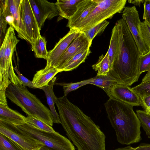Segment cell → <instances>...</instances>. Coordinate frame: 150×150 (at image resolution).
Returning a JSON list of instances; mask_svg holds the SVG:
<instances>
[{
	"label": "cell",
	"instance_id": "6da1fadb",
	"mask_svg": "<svg viewBox=\"0 0 150 150\" xmlns=\"http://www.w3.org/2000/svg\"><path fill=\"white\" fill-rule=\"evenodd\" d=\"M66 134L78 150H105V136L91 118L64 95L54 100Z\"/></svg>",
	"mask_w": 150,
	"mask_h": 150
},
{
	"label": "cell",
	"instance_id": "7a4b0ae2",
	"mask_svg": "<svg viewBox=\"0 0 150 150\" xmlns=\"http://www.w3.org/2000/svg\"><path fill=\"white\" fill-rule=\"evenodd\" d=\"M116 23L118 27V50L108 74L118 83L129 86L138 81L140 75L138 66L140 54L125 21L122 18Z\"/></svg>",
	"mask_w": 150,
	"mask_h": 150
},
{
	"label": "cell",
	"instance_id": "3957f363",
	"mask_svg": "<svg viewBox=\"0 0 150 150\" xmlns=\"http://www.w3.org/2000/svg\"><path fill=\"white\" fill-rule=\"evenodd\" d=\"M104 105L117 141L126 145L139 142L142 139L141 123L132 106L111 98Z\"/></svg>",
	"mask_w": 150,
	"mask_h": 150
},
{
	"label": "cell",
	"instance_id": "277c9868",
	"mask_svg": "<svg viewBox=\"0 0 150 150\" xmlns=\"http://www.w3.org/2000/svg\"><path fill=\"white\" fill-rule=\"evenodd\" d=\"M6 95L7 98L19 107L28 116L52 126L53 118L50 110L26 86L11 83L6 89Z\"/></svg>",
	"mask_w": 150,
	"mask_h": 150
},
{
	"label": "cell",
	"instance_id": "5b68a950",
	"mask_svg": "<svg viewBox=\"0 0 150 150\" xmlns=\"http://www.w3.org/2000/svg\"><path fill=\"white\" fill-rule=\"evenodd\" d=\"M96 7L74 29L84 32L106 19L120 13L125 7L127 0H97Z\"/></svg>",
	"mask_w": 150,
	"mask_h": 150
},
{
	"label": "cell",
	"instance_id": "8992f818",
	"mask_svg": "<svg viewBox=\"0 0 150 150\" xmlns=\"http://www.w3.org/2000/svg\"><path fill=\"white\" fill-rule=\"evenodd\" d=\"M6 46L3 60L0 61V88L6 90L12 83L17 85L22 84L14 71L12 57L19 40L16 38L13 28L10 26L5 37Z\"/></svg>",
	"mask_w": 150,
	"mask_h": 150
},
{
	"label": "cell",
	"instance_id": "52a82bcc",
	"mask_svg": "<svg viewBox=\"0 0 150 150\" xmlns=\"http://www.w3.org/2000/svg\"><path fill=\"white\" fill-rule=\"evenodd\" d=\"M14 125L20 132L39 141L50 150H75L70 140L56 131L42 130L26 122Z\"/></svg>",
	"mask_w": 150,
	"mask_h": 150
},
{
	"label": "cell",
	"instance_id": "ba28073f",
	"mask_svg": "<svg viewBox=\"0 0 150 150\" xmlns=\"http://www.w3.org/2000/svg\"><path fill=\"white\" fill-rule=\"evenodd\" d=\"M23 0H0V13L8 24L13 27L18 33V36L28 42L21 17Z\"/></svg>",
	"mask_w": 150,
	"mask_h": 150
},
{
	"label": "cell",
	"instance_id": "9c48e42d",
	"mask_svg": "<svg viewBox=\"0 0 150 150\" xmlns=\"http://www.w3.org/2000/svg\"><path fill=\"white\" fill-rule=\"evenodd\" d=\"M0 133L15 142L24 150H38L45 145L39 141L20 132L14 124L0 120Z\"/></svg>",
	"mask_w": 150,
	"mask_h": 150
},
{
	"label": "cell",
	"instance_id": "30bf717a",
	"mask_svg": "<svg viewBox=\"0 0 150 150\" xmlns=\"http://www.w3.org/2000/svg\"><path fill=\"white\" fill-rule=\"evenodd\" d=\"M122 18L125 21L139 50L140 54L148 52V49L145 44L139 29L140 21L139 12L135 6L125 7Z\"/></svg>",
	"mask_w": 150,
	"mask_h": 150
},
{
	"label": "cell",
	"instance_id": "8fae6325",
	"mask_svg": "<svg viewBox=\"0 0 150 150\" xmlns=\"http://www.w3.org/2000/svg\"><path fill=\"white\" fill-rule=\"evenodd\" d=\"M21 17L28 42L32 46L35 43L40 35V30L29 0H23Z\"/></svg>",
	"mask_w": 150,
	"mask_h": 150
},
{
	"label": "cell",
	"instance_id": "7c38bea8",
	"mask_svg": "<svg viewBox=\"0 0 150 150\" xmlns=\"http://www.w3.org/2000/svg\"><path fill=\"white\" fill-rule=\"evenodd\" d=\"M80 33L77 29H70L68 33L59 40L54 48L48 52L46 65L45 68H56L59 61L67 47Z\"/></svg>",
	"mask_w": 150,
	"mask_h": 150
},
{
	"label": "cell",
	"instance_id": "4fadbf2b",
	"mask_svg": "<svg viewBox=\"0 0 150 150\" xmlns=\"http://www.w3.org/2000/svg\"><path fill=\"white\" fill-rule=\"evenodd\" d=\"M40 30L45 20L59 16L55 4L45 0H29Z\"/></svg>",
	"mask_w": 150,
	"mask_h": 150
},
{
	"label": "cell",
	"instance_id": "5bb4252c",
	"mask_svg": "<svg viewBox=\"0 0 150 150\" xmlns=\"http://www.w3.org/2000/svg\"><path fill=\"white\" fill-rule=\"evenodd\" d=\"M92 42V41L88 39L84 32H81L67 47L56 68L61 71L62 68L70 59L81 51L90 48Z\"/></svg>",
	"mask_w": 150,
	"mask_h": 150
},
{
	"label": "cell",
	"instance_id": "9a60e30c",
	"mask_svg": "<svg viewBox=\"0 0 150 150\" xmlns=\"http://www.w3.org/2000/svg\"><path fill=\"white\" fill-rule=\"evenodd\" d=\"M108 96L132 106L140 105L139 96L129 86L119 83L111 90Z\"/></svg>",
	"mask_w": 150,
	"mask_h": 150
},
{
	"label": "cell",
	"instance_id": "2e32d148",
	"mask_svg": "<svg viewBox=\"0 0 150 150\" xmlns=\"http://www.w3.org/2000/svg\"><path fill=\"white\" fill-rule=\"evenodd\" d=\"M97 0H82L79 3L75 13L69 19L67 27L75 28L96 7Z\"/></svg>",
	"mask_w": 150,
	"mask_h": 150
},
{
	"label": "cell",
	"instance_id": "e0dca14e",
	"mask_svg": "<svg viewBox=\"0 0 150 150\" xmlns=\"http://www.w3.org/2000/svg\"><path fill=\"white\" fill-rule=\"evenodd\" d=\"M60 71L55 67L41 69L36 71L32 82L36 88H39L48 84L52 79Z\"/></svg>",
	"mask_w": 150,
	"mask_h": 150
},
{
	"label": "cell",
	"instance_id": "ac0fdd59",
	"mask_svg": "<svg viewBox=\"0 0 150 150\" xmlns=\"http://www.w3.org/2000/svg\"><path fill=\"white\" fill-rule=\"evenodd\" d=\"M82 0H58L55 3L59 16L68 20L76 11L78 5Z\"/></svg>",
	"mask_w": 150,
	"mask_h": 150
},
{
	"label": "cell",
	"instance_id": "d6986e66",
	"mask_svg": "<svg viewBox=\"0 0 150 150\" xmlns=\"http://www.w3.org/2000/svg\"><path fill=\"white\" fill-rule=\"evenodd\" d=\"M57 79L54 77L48 84L40 88L45 93L47 103L51 113L53 123L61 124L59 115L56 111L54 106V100L56 96L53 91V86Z\"/></svg>",
	"mask_w": 150,
	"mask_h": 150
},
{
	"label": "cell",
	"instance_id": "ffe728a7",
	"mask_svg": "<svg viewBox=\"0 0 150 150\" xmlns=\"http://www.w3.org/2000/svg\"><path fill=\"white\" fill-rule=\"evenodd\" d=\"M0 120L17 124L25 122L27 117L11 109L8 105L0 103Z\"/></svg>",
	"mask_w": 150,
	"mask_h": 150
},
{
	"label": "cell",
	"instance_id": "44dd1931",
	"mask_svg": "<svg viewBox=\"0 0 150 150\" xmlns=\"http://www.w3.org/2000/svg\"><path fill=\"white\" fill-rule=\"evenodd\" d=\"M91 51L90 48L84 50L70 59L62 67L61 72L72 70L77 68L80 64L85 62L87 57Z\"/></svg>",
	"mask_w": 150,
	"mask_h": 150
},
{
	"label": "cell",
	"instance_id": "7402d4cb",
	"mask_svg": "<svg viewBox=\"0 0 150 150\" xmlns=\"http://www.w3.org/2000/svg\"><path fill=\"white\" fill-rule=\"evenodd\" d=\"M92 79L90 84L100 88L107 95L113 87L118 83L109 74L106 75H96Z\"/></svg>",
	"mask_w": 150,
	"mask_h": 150
},
{
	"label": "cell",
	"instance_id": "603a6c76",
	"mask_svg": "<svg viewBox=\"0 0 150 150\" xmlns=\"http://www.w3.org/2000/svg\"><path fill=\"white\" fill-rule=\"evenodd\" d=\"M111 33L110 45L107 52L110 63V70L117 57L118 50V27L116 23L112 30Z\"/></svg>",
	"mask_w": 150,
	"mask_h": 150
},
{
	"label": "cell",
	"instance_id": "cb8c5ba5",
	"mask_svg": "<svg viewBox=\"0 0 150 150\" xmlns=\"http://www.w3.org/2000/svg\"><path fill=\"white\" fill-rule=\"evenodd\" d=\"M93 69L97 71V76L106 75L108 74L110 69V65L108 53L105 55H101L98 62L92 66Z\"/></svg>",
	"mask_w": 150,
	"mask_h": 150
},
{
	"label": "cell",
	"instance_id": "d4e9b609",
	"mask_svg": "<svg viewBox=\"0 0 150 150\" xmlns=\"http://www.w3.org/2000/svg\"><path fill=\"white\" fill-rule=\"evenodd\" d=\"M31 46L36 57L47 59L48 52L47 49L46 41L45 37L40 35L35 43Z\"/></svg>",
	"mask_w": 150,
	"mask_h": 150
},
{
	"label": "cell",
	"instance_id": "484cf974",
	"mask_svg": "<svg viewBox=\"0 0 150 150\" xmlns=\"http://www.w3.org/2000/svg\"><path fill=\"white\" fill-rule=\"evenodd\" d=\"M92 79L91 78L75 83H55V84L62 86L64 90V95L67 96L70 92L75 91L83 86L90 84Z\"/></svg>",
	"mask_w": 150,
	"mask_h": 150
},
{
	"label": "cell",
	"instance_id": "4316f807",
	"mask_svg": "<svg viewBox=\"0 0 150 150\" xmlns=\"http://www.w3.org/2000/svg\"><path fill=\"white\" fill-rule=\"evenodd\" d=\"M109 23V22L105 20L83 32L90 40L92 41L95 36L103 33Z\"/></svg>",
	"mask_w": 150,
	"mask_h": 150
},
{
	"label": "cell",
	"instance_id": "83f0119b",
	"mask_svg": "<svg viewBox=\"0 0 150 150\" xmlns=\"http://www.w3.org/2000/svg\"><path fill=\"white\" fill-rule=\"evenodd\" d=\"M137 115L140 121L141 126L150 139V114L145 110H137Z\"/></svg>",
	"mask_w": 150,
	"mask_h": 150
},
{
	"label": "cell",
	"instance_id": "f1b7e54d",
	"mask_svg": "<svg viewBox=\"0 0 150 150\" xmlns=\"http://www.w3.org/2000/svg\"><path fill=\"white\" fill-rule=\"evenodd\" d=\"M0 150H24L15 142L0 133Z\"/></svg>",
	"mask_w": 150,
	"mask_h": 150
},
{
	"label": "cell",
	"instance_id": "f546056e",
	"mask_svg": "<svg viewBox=\"0 0 150 150\" xmlns=\"http://www.w3.org/2000/svg\"><path fill=\"white\" fill-rule=\"evenodd\" d=\"M26 123L38 129L44 131L54 132L55 131L52 127L46 123L33 117L28 116Z\"/></svg>",
	"mask_w": 150,
	"mask_h": 150
},
{
	"label": "cell",
	"instance_id": "4dcf8cb0",
	"mask_svg": "<svg viewBox=\"0 0 150 150\" xmlns=\"http://www.w3.org/2000/svg\"><path fill=\"white\" fill-rule=\"evenodd\" d=\"M138 66L139 74L148 71L150 69V51L146 53L140 54L138 59Z\"/></svg>",
	"mask_w": 150,
	"mask_h": 150
},
{
	"label": "cell",
	"instance_id": "1f68e13d",
	"mask_svg": "<svg viewBox=\"0 0 150 150\" xmlns=\"http://www.w3.org/2000/svg\"><path fill=\"white\" fill-rule=\"evenodd\" d=\"M139 29L149 51H150V24L145 21L141 22Z\"/></svg>",
	"mask_w": 150,
	"mask_h": 150
},
{
	"label": "cell",
	"instance_id": "d6a6232c",
	"mask_svg": "<svg viewBox=\"0 0 150 150\" xmlns=\"http://www.w3.org/2000/svg\"><path fill=\"white\" fill-rule=\"evenodd\" d=\"M132 88L139 97L150 95V80L142 82L139 85Z\"/></svg>",
	"mask_w": 150,
	"mask_h": 150
},
{
	"label": "cell",
	"instance_id": "836d02e7",
	"mask_svg": "<svg viewBox=\"0 0 150 150\" xmlns=\"http://www.w3.org/2000/svg\"><path fill=\"white\" fill-rule=\"evenodd\" d=\"M8 24L4 17L0 13V45H1L6 35L7 30V25Z\"/></svg>",
	"mask_w": 150,
	"mask_h": 150
},
{
	"label": "cell",
	"instance_id": "e575fe53",
	"mask_svg": "<svg viewBox=\"0 0 150 150\" xmlns=\"http://www.w3.org/2000/svg\"><path fill=\"white\" fill-rule=\"evenodd\" d=\"M14 69L18 75V76L22 83V85L25 86H28L30 88L35 89L32 81H31L23 76L19 72L16 66L14 67Z\"/></svg>",
	"mask_w": 150,
	"mask_h": 150
},
{
	"label": "cell",
	"instance_id": "d590c367",
	"mask_svg": "<svg viewBox=\"0 0 150 150\" xmlns=\"http://www.w3.org/2000/svg\"><path fill=\"white\" fill-rule=\"evenodd\" d=\"M143 19L150 24V0H145L144 4Z\"/></svg>",
	"mask_w": 150,
	"mask_h": 150
},
{
	"label": "cell",
	"instance_id": "8d00e7d4",
	"mask_svg": "<svg viewBox=\"0 0 150 150\" xmlns=\"http://www.w3.org/2000/svg\"><path fill=\"white\" fill-rule=\"evenodd\" d=\"M140 105L147 113L150 114V95L139 97Z\"/></svg>",
	"mask_w": 150,
	"mask_h": 150
},
{
	"label": "cell",
	"instance_id": "74e56055",
	"mask_svg": "<svg viewBox=\"0 0 150 150\" xmlns=\"http://www.w3.org/2000/svg\"><path fill=\"white\" fill-rule=\"evenodd\" d=\"M117 149V150H150V144L142 143L136 147H132L128 146Z\"/></svg>",
	"mask_w": 150,
	"mask_h": 150
},
{
	"label": "cell",
	"instance_id": "f35d334b",
	"mask_svg": "<svg viewBox=\"0 0 150 150\" xmlns=\"http://www.w3.org/2000/svg\"><path fill=\"white\" fill-rule=\"evenodd\" d=\"M145 0H129L128 2L132 3L137 6H140L142 3L143 4Z\"/></svg>",
	"mask_w": 150,
	"mask_h": 150
},
{
	"label": "cell",
	"instance_id": "ab89813d",
	"mask_svg": "<svg viewBox=\"0 0 150 150\" xmlns=\"http://www.w3.org/2000/svg\"><path fill=\"white\" fill-rule=\"evenodd\" d=\"M150 80V69L142 79V82Z\"/></svg>",
	"mask_w": 150,
	"mask_h": 150
},
{
	"label": "cell",
	"instance_id": "60d3db41",
	"mask_svg": "<svg viewBox=\"0 0 150 150\" xmlns=\"http://www.w3.org/2000/svg\"><path fill=\"white\" fill-rule=\"evenodd\" d=\"M38 150H50L46 146H44L40 148Z\"/></svg>",
	"mask_w": 150,
	"mask_h": 150
},
{
	"label": "cell",
	"instance_id": "b9f144b4",
	"mask_svg": "<svg viewBox=\"0 0 150 150\" xmlns=\"http://www.w3.org/2000/svg\"><path fill=\"white\" fill-rule=\"evenodd\" d=\"M113 150H117V149H115Z\"/></svg>",
	"mask_w": 150,
	"mask_h": 150
}]
</instances>
